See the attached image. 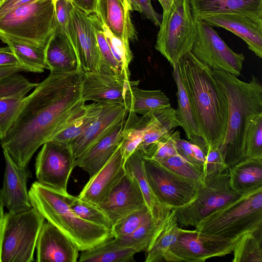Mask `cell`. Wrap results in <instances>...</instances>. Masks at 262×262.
<instances>
[{
  "label": "cell",
  "instance_id": "cell-1",
  "mask_svg": "<svg viewBox=\"0 0 262 262\" xmlns=\"http://www.w3.org/2000/svg\"><path fill=\"white\" fill-rule=\"evenodd\" d=\"M83 74L82 70L50 72L25 97L13 125L0 141L17 166L27 167L37 150L85 104L81 96Z\"/></svg>",
  "mask_w": 262,
  "mask_h": 262
},
{
  "label": "cell",
  "instance_id": "cell-2",
  "mask_svg": "<svg viewBox=\"0 0 262 262\" xmlns=\"http://www.w3.org/2000/svg\"><path fill=\"white\" fill-rule=\"evenodd\" d=\"M177 66L207 151L220 147L228 120L226 95L212 70L191 51L180 60Z\"/></svg>",
  "mask_w": 262,
  "mask_h": 262
},
{
  "label": "cell",
  "instance_id": "cell-3",
  "mask_svg": "<svg viewBox=\"0 0 262 262\" xmlns=\"http://www.w3.org/2000/svg\"><path fill=\"white\" fill-rule=\"evenodd\" d=\"M212 72L227 99L226 130L219 148L229 168L245 158L244 140L248 120L252 116L262 113V85L255 75L245 82L223 71Z\"/></svg>",
  "mask_w": 262,
  "mask_h": 262
},
{
  "label": "cell",
  "instance_id": "cell-4",
  "mask_svg": "<svg viewBox=\"0 0 262 262\" xmlns=\"http://www.w3.org/2000/svg\"><path fill=\"white\" fill-rule=\"evenodd\" d=\"M32 207L65 234L82 251L114 237L112 231L86 222L70 207L64 194L37 181L28 191Z\"/></svg>",
  "mask_w": 262,
  "mask_h": 262
},
{
  "label": "cell",
  "instance_id": "cell-5",
  "mask_svg": "<svg viewBox=\"0 0 262 262\" xmlns=\"http://www.w3.org/2000/svg\"><path fill=\"white\" fill-rule=\"evenodd\" d=\"M163 14L155 49L173 68L191 51L197 35L189 0H166L160 3Z\"/></svg>",
  "mask_w": 262,
  "mask_h": 262
},
{
  "label": "cell",
  "instance_id": "cell-6",
  "mask_svg": "<svg viewBox=\"0 0 262 262\" xmlns=\"http://www.w3.org/2000/svg\"><path fill=\"white\" fill-rule=\"evenodd\" d=\"M52 0H35L0 17V35L45 48L56 28Z\"/></svg>",
  "mask_w": 262,
  "mask_h": 262
},
{
  "label": "cell",
  "instance_id": "cell-7",
  "mask_svg": "<svg viewBox=\"0 0 262 262\" xmlns=\"http://www.w3.org/2000/svg\"><path fill=\"white\" fill-rule=\"evenodd\" d=\"M262 226V188L240 198L201 220L194 227L206 233L235 238Z\"/></svg>",
  "mask_w": 262,
  "mask_h": 262
},
{
  "label": "cell",
  "instance_id": "cell-8",
  "mask_svg": "<svg viewBox=\"0 0 262 262\" xmlns=\"http://www.w3.org/2000/svg\"><path fill=\"white\" fill-rule=\"evenodd\" d=\"M45 218L32 207L5 213L1 262H31Z\"/></svg>",
  "mask_w": 262,
  "mask_h": 262
},
{
  "label": "cell",
  "instance_id": "cell-9",
  "mask_svg": "<svg viewBox=\"0 0 262 262\" xmlns=\"http://www.w3.org/2000/svg\"><path fill=\"white\" fill-rule=\"evenodd\" d=\"M243 195L231 188L228 168L220 174L207 176L195 199L185 206L174 209L177 222L181 227H195L204 218Z\"/></svg>",
  "mask_w": 262,
  "mask_h": 262
},
{
  "label": "cell",
  "instance_id": "cell-10",
  "mask_svg": "<svg viewBox=\"0 0 262 262\" xmlns=\"http://www.w3.org/2000/svg\"><path fill=\"white\" fill-rule=\"evenodd\" d=\"M143 156L147 181L160 204L176 209L187 205L195 199L203 184L179 175L152 159Z\"/></svg>",
  "mask_w": 262,
  "mask_h": 262
},
{
  "label": "cell",
  "instance_id": "cell-11",
  "mask_svg": "<svg viewBox=\"0 0 262 262\" xmlns=\"http://www.w3.org/2000/svg\"><path fill=\"white\" fill-rule=\"evenodd\" d=\"M240 237L231 238L180 228L178 237L163 257L167 262H204L232 253Z\"/></svg>",
  "mask_w": 262,
  "mask_h": 262
},
{
  "label": "cell",
  "instance_id": "cell-12",
  "mask_svg": "<svg viewBox=\"0 0 262 262\" xmlns=\"http://www.w3.org/2000/svg\"><path fill=\"white\" fill-rule=\"evenodd\" d=\"M197 35L191 52L212 70L223 71L239 76L245 57L232 50L212 26L196 21Z\"/></svg>",
  "mask_w": 262,
  "mask_h": 262
},
{
  "label": "cell",
  "instance_id": "cell-13",
  "mask_svg": "<svg viewBox=\"0 0 262 262\" xmlns=\"http://www.w3.org/2000/svg\"><path fill=\"white\" fill-rule=\"evenodd\" d=\"M75 158L68 143L50 140L45 142L35 161V174L39 183L64 194Z\"/></svg>",
  "mask_w": 262,
  "mask_h": 262
},
{
  "label": "cell",
  "instance_id": "cell-14",
  "mask_svg": "<svg viewBox=\"0 0 262 262\" xmlns=\"http://www.w3.org/2000/svg\"><path fill=\"white\" fill-rule=\"evenodd\" d=\"M67 37L83 72L111 73L103 62L90 15L74 6L71 11Z\"/></svg>",
  "mask_w": 262,
  "mask_h": 262
},
{
  "label": "cell",
  "instance_id": "cell-15",
  "mask_svg": "<svg viewBox=\"0 0 262 262\" xmlns=\"http://www.w3.org/2000/svg\"><path fill=\"white\" fill-rule=\"evenodd\" d=\"M139 83V80H130L120 74L95 71L83 72L81 99L85 102L124 103L127 90Z\"/></svg>",
  "mask_w": 262,
  "mask_h": 262
},
{
  "label": "cell",
  "instance_id": "cell-16",
  "mask_svg": "<svg viewBox=\"0 0 262 262\" xmlns=\"http://www.w3.org/2000/svg\"><path fill=\"white\" fill-rule=\"evenodd\" d=\"M211 26L223 28L242 39L248 49L262 58V15L252 13H224L201 20Z\"/></svg>",
  "mask_w": 262,
  "mask_h": 262
},
{
  "label": "cell",
  "instance_id": "cell-17",
  "mask_svg": "<svg viewBox=\"0 0 262 262\" xmlns=\"http://www.w3.org/2000/svg\"><path fill=\"white\" fill-rule=\"evenodd\" d=\"M97 206L107 215L113 226L120 219L146 205L136 180L126 171L106 199Z\"/></svg>",
  "mask_w": 262,
  "mask_h": 262
},
{
  "label": "cell",
  "instance_id": "cell-18",
  "mask_svg": "<svg viewBox=\"0 0 262 262\" xmlns=\"http://www.w3.org/2000/svg\"><path fill=\"white\" fill-rule=\"evenodd\" d=\"M101 109L88 128L69 144L76 159L124 121L128 111L124 103L101 102Z\"/></svg>",
  "mask_w": 262,
  "mask_h": 262
},
{
  "label": "cell",
  "instance_id": "cell-19",
  "mask_svg": "<svg viewBox=\"0 0 262 262\" xmlns=\"http://www.w3.org/2000/svg\"><path fill=\"white\" fill-rule=\"evenodd\" d=\"M3 154L5 168L0 202L11 213L28 210L32 208L27 190L30 172L27 167L17 166L6 152Z\"/></svg>",
  "mask_w": 262,
  "mask_h": 262
},
{
  "label": "cell",
  "instance_id": "cell-20",
  "mask_svg": "<svg viewBox=\"0 0 262 262\" xmlns=\"http://www.w3.org/2000/svg\"><path fill=\"white\" fill-rule=\"evenodd\" d=\"M38 262H76L79 256L77 246L49 222H45L36 243Z\"/></svg>",
  "mask_w": 262,
  "mask_h": 262
},
{
  "label": "cell",
  "instance_id": "cell-21",
  "mask_svg": "<svg viewBox=\"0 0 262 262\" xmlns=\"http://www.w3.org/2000/svg\"><path fill=\"white\" fill-rule=\"evenodd\" d=\"M120 144L106 164L90 180L78 196L99 205L126 171Z\"/></svg>",
  "mask_w": 262,
  "mask_h": 262
},
{
  "label": "cell",
  "instance_id": "cell-22",
  "mask_svg": "<svg viewBox=\"0 0 262 262\" xmlns=\"http://www.w3.org/2000/svg\"><path fill=\"white\" fill-rule=\"evenodd\" d=\"M133 11L129 0H97L95 14L114 35L130 42L138 38L131 19Z\"/></svg>",
  "mask_w": 262,
  "mask_h": 262
},
{
  "label": "cell",
  "instance_id": "cell-23",
  "mask_svg": "<svg viewBox=\"0 0 262 262\" xmlns=\"http://www.w3.org/2000/svg\"><path fill=\"white\" fill-rule=\"evenodd\" d=\"M125 119L77 157L75 161V167H79L87 172L90 178L96 174L106 164L120 145Z\"/></svg>",
  "mask_w": 262,
  "mask_h": 262
},
{
  "label": "cell",
  "instance_id": "cell-24",
  "mask_svg": "<svg viewBox=\"0 0 262 262\" xmlns=\"http://www.w3.org/2000/svg\"><path fill=\"white\" fill-rule=\"evenodd\" d=\"M45 51L47 69L50 72L69 73L82 70L71 43L63 33L55 30Z\"/></svg>",
  "mask_w": 262,
  "mask_h": 262
},
{
  "label": "cell",
  "instance_id": "cell-25",
  "mask_svg": "<svg viewBox=\"0 0 262 262\" xmlns=\"http://www.w3.org/2000/svg\"><path fill=\"white\" fill-rule=\"evenodd\" d=\"M196 21L224 13H252L262 15V0H189Z\"/></svg>",
  "mask_w": 262,
  "mask_h": 262
},
{
  "label": "cell",
  "instance_id": "cell-26",
  "mask_svg": "<svg viewBox=\"0 0 262 262\" xmlns=\"http://www.w3.org/2000/svg\"><path fill=\"white\" fill-rule=\"evenodd\" d=\"M232 190L245 194L262 188V158H245L228 168Z\"/></svg>",
  "mask_w": 262,
  "mask_h": 262
},
{
  "label": "cell",
  "instance_id": "cell-27",
  "mask_svg": "<svg viewBox=\"0 0 262 262\" xmlns=\"http://www.w3.org/2000/svg\"><path fill=\"white\" fill-rule=\"evenodd\" d=\"M172 74L177 87L178 108L176 110L178 120L190 142L207 152V145L197 126L192 108L181 79L177 64L172 68Z\"/></svg>",
  "mask_w": 262,
  "mask_h": 262
},
{
  "label": "cell",
  "instance_id": "cell-28",
  "mask_svg": "<svg viewBox=\"0 0 262 262\" xmlns=\"http://www.w3.org/2000/svg\"><path fill=\"white\" fill-rule=\"evenodd\" d=\"M172 210L162 205L156 213L134 232L123 237L116 238L123 245L135 248L138 252H146L166 223Z\"/></svg>",
  "mask_w": 262,
  "mask_h": 262
},
{
  "label": "cell",
  "instance_id": "cell-29",
  "mask_svg": "<svg viewBox=\"0 0 262 262\" xmlns=\"http://www.w3.org/2000/svg\"><path fill=\"white\" fill-rule=\"evenodd\" d=\"M148 114L142 141L137 149L142 153L150 145L180 126L176 110L171 106Z\"/></svg>",
  "mask_w": 262,
  "mask_h": 262
},
{
  "label": "cell",
  "instance_id": "cell-30",
  "mask_svg": "<svg viewBox=\"0 0 262 262\" xmlns=\"http://www.w3.org/2000/svg\"><path fill=\"white\" fill-rule=\"evenodd\" d=\"M138 85L130 86L126 93L124 103L128 112L143 115L171 106L169 98L161 90H143Z\"/></svg>",
  "mask_w": 262,
  "mask_h": 262
},
{
  "label": "cell",
  "instance_id": "cell-31",
  "mask_svg": "<svg viewBox=\"0 0 262 262\" xmlns=\"http://www.w3.org/2000/svg\"><path fill=\"white\" fill-rule=\"evenodd\" d=\"M101 105V102H95L89 105H83L67 119L50 140L68 144L71 143L88 128L98 114Z\"/></svg>",
  "mask_w": 262,
  "mask_h": 262
},
{
  "label": "cell",
  "instance_id": "cell-32",
  "mask_svg": "<svg viewBox=\"0 0 262 262\" xmlns=\"http://www.w3.org/2000/svg\"><path fill=\"white\" fill-rule=\"evenodd\" d=\"M138 251L125 246L113 237L94 247L81 251L80 261L88 262H129L134 260Z\"/></svg>",
  "mask_w": 262,
  "mask_h": 262
},
{
  "label": "cell",
  "instance_id": "cell-33",
  "mask_svg": "<svg viewBox=\"0 0 262 262\" xmlns=\"http://www.w3.org/2000/svg\"><path fill=\"white\" fill-rule=\"evenodd\" d=\"M0 39L10 48L23 71L40 73L47 69L45 48L15 40L1 35Z\"/></svg>",
  "mask_w": 262,
  "mask_h": 262
},
{
  "label": "cell",
  "instance_id": "cell-34",
  "mask_svg": "<svg viewBox=\"0 0 262 262\" xmlns=\"http://www.w3.org/2000/svg\"><path fill=\"white\" fill-rule=\"evenodd\" d=\"M148 118V113L139 117L137 114L128 112L124 122L120 142L124 162L138 149L141 143Z\"/></svg>",
  "mask_w": 262,
  "mask_h": 262
},
{
  "label": "cell",
  "instance_id": "cell-35",
  "mask_svg": "<svg viewBox=\"0 0 262 262\" xmlns=\"http://www.w3.org/2000/svg\"><path fill=\"white\" fill-rule=\"evenodd\" d=\"M125 171L137 181L143 195L146 205L154 215L162 205L153 194L147 181L143 163V156L139 150L135 151L124 162Z\"/></svg>",
  "mask_w": 262,
  "mask_h": 262
},
{
  "label": "cell",
  "instance_id": "cell-36",
  "mask_svg": "<svg viewBox=\"0 0 262 262\" xmlns=\"http://www.w3.org/2000/svg\"><path fill=\"white\" fill-rule=\"evenodd\" d=\"M181 228L177 222L174 210L172 209L166 223L146 252L145 261H163L165 253L176 241Z\"/></svg>",
  "mask_w": 262,
  "mask_h": 262
},
{
  "label": "cell",
  "instance_id": "cell-37",
  "mask_svg": "<svg viewBox=\"0 0 262 262\" xmlns=\"http://www.w3.org/2000/svg\"><path fill=\"white\" fill-rule=\"evenodd\" d=\"M232 252L233 262H261L262 226L243 234Z\"/></svg>",
  "mask_w": 262,
  "mask_h": 262
},
{
  "label": "cell",
  "instance_id": "cell-38",
  "mask_svg": "<svg viewBox=\"0 0 262 262\" xmlns=\"http://www.w3.org/2000/svg\"><path fill=\"white\" fill-rule=\"evenodd\" d=\"M66 198L70 207L81 219L112 230V222L98 206L69 193Z\"/></svg>",
  "mask_w": 262,
  "mask_h": 262
},
{
  "label": "cell",
  "instance_id": "cell-39",
  "mask_svg": "<svg viewBox=\"0 0 262 262\" xmlns=\"http://www.w3.org/2000/svg\"><path fill=\"white\" fill-rule=\"evenodd\" d=\"M245 158H262V113L248 120L244 136Z\"/></svg>",
  "mask_w": 262,
  "mask_h": 262
},
{
  "label": "cell",
  "instance_id": "cell-40",
  "mask_svg": "<svg viewBox=\"0 0 262 262\" xmlns=\"http://www.w3.org/2000/svg\"><path fill=\"white\" fill-rule=\"evenodd\" d=\"M18 73L0 78V99L10 98H25L37 83L29 80Z\"/></svg>",
  "mask_w": 262,
  "mask_h": 262
},
{
  "label": "cell",
  "instance_id": "cell-41",
  "mask_svg": "<svg viewBox=\"0 0 262 262\" xmlns=\"http://www.w3.org/2000/svg\"><path fill=\"white\" fill-rule=\"evenodd\" d=\"M102 26L105 37L114 58L121 67L124 76L130 79V74L128 68L133 58V55L130 48L129 42L114 35L108 28L102 24Z\"/></svg>",
  "mask_w": 262,
  "mask_h": 262
},
{
  "label": "cell",
  "instance_id": "cell-42",
  "mask_svg": "<svg viewBox=\"0 0 262 262\" xmlns=\"http://www.w3.org/2000/svg\"><path fill=\"white\" fill-rule=\"evenodd\" d=\"M152 215L146 206L133 211L113 225L112 231L114 237L121 238L130 234Z\"/></svg>",
  "mask_w": 262,
  "mask_h": 262
},
{
  "label": "cell",
  "instance_id": "cell-43",
  "mask_svg": "<svg viewBox=\"0 0 262 262\" xmlns=\"http://www.w3.org/2000/svg\"><path fill=\"white\" fill-rule=\"evenodd\" d=\"M89 15L94 27L98 46L104 65L110 72L124 76L121 67L114 58L106 40L100 20L95 13Z\"/></svg>",
  "mask_w": 262,
  "mask_h": 262
},
{
  "label": "cell",
  "instance_id": "cell-44",
  "mask_svg": "<svg viewBox=\"0 0 262 262\" xmlns=\"http://www.w3.org/2000/svg\"><path fill=\"white\" fill-rule=\"evenodd\" d=\"M180 138L179 130L173 131L150 145L143 155L159 162L178 154L176 141Z\"/></svg>",
  "mask_w": 262,
  "mask_h": 262
},
{
  "label": "cell",
  "instance_id": "cell-45",
  "mask_svg": "<svg viewBox=\"0 0 262 262\" xmlns=\"http://www.w3.org/2000/svg\"><path fill=\"white\" fill-rule=\"evenodd\" d=\"M25 98L0 99V141L13 125Z\"/></svg>",
  "mask_w": 262,
  "mask_h": 262
},
{
  "label": "cell",
  "instance_id": "cell-46",
  "mask_svg": "<svg viewBox=\"0 0 262 262\" xmlns=\"http://www.w3.org/2000/svg\"><path fill=\"white\" fill-rule=\"evenodd\" d=\"M158 162L179 175L203 183V173L179 154Z\"/></svg>",
  "mask_w": 262,
  "mask_h": 262
},
{
  "label": "cell",
  "instance_id": "cell-47",
  "mask_svg": "<svg viewBox=\"0 0 262 262\" xmlns=\"http://www.w3.org/2000/svg\"><path fill=\"white\" fill-rule=\"evenodd\" d=\"M179 155L192 164L203 173L207 153L197 145L179 138L176 141Z\"/></svg>",
  "mask_w": 262,
  "mask_h": 262
},
{
  "label": "cell",
  "instance_id": "cell-48",
  "mask_svg": "<svg viewBox=\"0 0 262 262\" xmlns=\"http://www.w3.org/2000/svg\"><path fill=\"white\" fill-rule=\"evenodd\" d=\"M53 1L56 25L55 30L63 33L67 36L71 11L74 7V5L70 0H54Z\"/></svg>",
  "mask_w": 262,
  "mask_h": 262
},
{
  "label": "cell",
  "instance_id": "cell-49",
  "mask_svg": "<svg viewBox=\"0 0 262 262\" xmlns=\"http://www.w3.org/2000/svg\"><path fill=\"white\" fill-rule=\"evenodd\" d=\"M227 168L219 147L207 151L203 170L204 178L220 174Z\"/></svg>",
  "mask_w": 262,
  "mask_h": 262
},
{
  "label": "cell",
  "instance_id": "cell-50",
  "mask_svg": "<svg viewBox=\"0 0 262 262\" xmlns=\"http://www.w3.org/2000/svg\"><path fill=\"white\" fill-rule=\"evenodd\" d=\"M133 11L140 13L145 18L149 19L156 26H159L162 15L154 9L151 0H129Z\"/></svg>",
  "mask_w": 262,
  "mask_h": 262
},
{
  "label": "cell",
  "instance_id": "cell-51",
  "mask_svg": "<svg viewBox=\"0 0 262 262\" xmlns=\"http://www.w3.org/2000/svg\"><path fill=\"white\" fill-rule=\"evenodd\" d=\"M13 66L20 67L16 58L10 48L8 46L1 47L0 68Z\"/></svg>",
  "mask_w": 262,
  "mask_h": 262
},
{
  "label": "cell",
  "instance_id": "cell-52",
  "mask_svg": "<svg viewBox=\"0 0 262 262\" xmlns=\"http://www.w3.org/2000/svg\"><path fill=\"white\" fill-rule=\"evenodd\" d=\"M35 0H0V17L15 8Z\"/></svg>",
  "mask_w": 262,
  "mask_h": 262
},
{
  "label": "cell",
  "instance_id": "cell-53",
  "mask_svg": "<svg viewBox=\"0 0 262 262\" xmlns=\"http://www.w3.org/2000/svg\"><path fill=\"white\" fill-rule=\"evenodd\" d=\"M74 6L86 14L95 13L97 0H70Z\"/></svg>",
  "mask_w": 262,
  "mask_h": 262
},
{
  "label": "cell",
  "instance_id": "cell-54",
  "mask_svg": "<svg viewBox=\"0 0 262 262\" xmlns=\"http://www.w3.org/2000/svg\"><path fill=\"white\" fill-rule=\"evenodd\" d=\"M5 222V213L4 212V206L0 202V262L2 245L3 239Z\"/></svg>",
  "mask_w": 262,
  "mask_h": 262
},
{
  "label": "cell",
  "instance_id": "cell-55",
  "mask_svg": "<svg viewBox=\"0 0 262 262\" xmlns=\"http://www.w3.org/2000/svg\"><path fill=\"white\" fill-rule=\"evenodd\" d=\"M21 71L22 69L18 66L0 68V78Z\"/></svg>",
  "mask_w": 262,
  "mask_h": 262
},
{
  "label": "cell",
  "instance_id": "cell-56",
  "mask_svg": "<svg viewBox=\"0 0 262 262\" xmlns=\"http://www.w3.org/2000/svg\"><path fill=\"white\" fill-rule=\"evenodd\" d=\"M158 2L160 3V2H161H161H162V1H165V0H158Z\"/></svg>",
  "mask_w": 262,
  "mask_h": 262
},
{
  "label": "cell",
  "instance_id": "cell-57",
  "mask_svg": "<svg viewBox=\"0 0 262 262\" xmlns=\"http://www.w3.org/2000/svg\"><path fill=\"white\" fill-rule=\"evenodd\" d=\"M52 1H54V0H52Z\"/></svg>",
  "mask_w": 262,
  "mask_h": 262
}]
</instances>
